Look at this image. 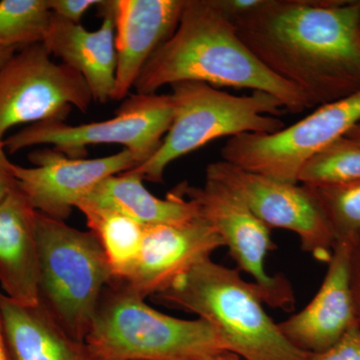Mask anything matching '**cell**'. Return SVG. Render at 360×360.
Instances as JSON below:
<instances>
[{
  "label": "cell",
  "mask_w": 360,
  "mask_h": 360,
  "mask_svg": "<svg viewBox=\"0 0 360 360\" xmlns=\"http://www.w3.org/2000/svg\"><path fill=\"white\" fill-rule=\"evenodd\" d=\"M233 25L262 65L312 108L360 90V1L267 0Z\"/></svg>",
  "instance_id": "6da1fadb"
},
{
  "label": "cell",
  "mask_w": 360,
  "mask_h": 360,
  "mask_svg": "<svg viewBox=\"0 0 360 360\" xmlns=\"http://www.w3.org/2000/svg\"><path fill=\"white\" fill-rule=\"evenodd\" d=\"M181 82L266 92L286 112L312 108L297 87L262 65L210 0H186L176 30L148 59L134 89L139 94H155Z\"/></svg>",
  "instance_id": "7a4b0ae2"
},
{
  "label": "cell",
  "mask_w": 360,
  "mask_h": 360,
  "mask_svg": "<svg viewBox=\"0 0 360 360\" xmlns=\"http://www.w3.org/2000/svg\"><path fill=\"white\" fill-rule=\"evenodd\" d=\"M153 297L210 322L227 352L240 359L309 360L310 352L292 345L265 311L257 284L212 258L198 262Z\"/></svg>",
  "instance_id": "3957f363"
},
{
  "label": "cell",
  "mask_w": 360,
  "mask_h": 360,
  "mask_svg": "<svg viewBox=\"0 0 360 360\" xmlns=\"http://www.w3.org/2000/svg\"><path fill=\"white\" fill-rule=\"evenodd\" d=\"M85 341L103 360H210L227 352L210 322L162 314L120 281L103 290Z\"/></svg>",
  "instance_id": "277c9868"
},
{
  "label": "cell",
  "mask_w": 360,
  "mask_h": 360,
  "mask_svg": "<svg viewBox=\"0 0 360 360\" xmlns=\"http://www.w3.org/2000/svg\"><path fill=\"white\" fill-rule=\"evenodd\" d=\"M170 86L174 104L170 129L155 155L130 169L148 181L162 182L170 163L220 137L274 134L285 127L278 117L286 112L285 108L266 92L236 96L198 82Z\"/></svg>",
  "instance_id": "5b68a950"
},
{
  "label": "cell",
  "mask_w": 360,
  "mask_h": 360,
  "mask_svg": "<svg viewBox=\"0 0 360 360\" xmlns=\"http://www.w3.org/2000/svg\"><path fill=\"white\" fill-rule=\"evenodd\" d=\"M39 303L68 335L86 340L113 274L98 239L37 212Z\"/></svg>",
  "instance_id": "8992f818"
},
{
  "label": "cell",
  "mask_w": 360,
  "mask_h": 360,
  "mask_svg": "<svg viewBox=\"0 0 360 360\" xmlns=\"http://www.w3.org/2000/svg\"><path fill=\"white\" fill-rule=\"evenodd\" d=\"M172 120L170 94H135L124 99L110 120L79 125L65 120L33 123L6 137L4 146L9 155L47 144L68 158H84L87 146L120 144L134 153L141 165L160 148Z\"/></svg>",
  "instance_id": "52a82bcc"
},
{
  "label": "cell",
  "mask_w": 360,
  "mask_h": 360,
  "mask_svg": "<svg viewBox=\"0 0 360 360\" xmlns=\"http://www.w3.org/2000/svg\"><path fill=\"white\" fill-rule=\"evenodd\" d=\"M360 122V90L319 106L307 117L274 134H243L224 144V161L246 172L298 184L305 163L345 137Z\"/></svg>",
  "instance_id": "ba28073f"
},
{
  "label": "cell",
  "mask_w": 360,
  "mask_h": 360,
  "mask_svg": "<svg viewBox=\"0 0 360 360\" xmlns=\"http://www.w3.org/2000/svg\"><path fill=\"white\" fill-rule=\"evenodd\" d=\"M92 101L84 77L54 63L44 44L21 49L0 70V143L14 127L65 120L71 108L86 112Z\"/></svg>",
  "instance_id": "9c48e42d"
},
{
  "label": "cell",
  "mask_w": 360,
  "mask_h": 360,
  "mask_svg": "<svg viewBox=\"0 0 360 360\" xmlns=\"http://www.w3.org/2000/svg\"><path fill=\"white\" fill-rule=\"evenodd\" d=\"M174 189L193 202L198 217L219 234L238 270L255 279L264 302L276 309H292L295 298L288 279L270 276L265 269L267 255L276 248L270 229L251 212L243 198L222 182L210 179L200 187L184 181Z\"/></svg>",
  "instance_id": "30bf717a"
},
{
  "label": "cell",
  "mask_w": 360,
  "mask_h": 360,
  "mask_svg": "<svg viewBox=\"0 0 360 360\" xmlns=\"http://www.w3.org/2000/svg\"><path fill=\"white\" fill-rule=\"evenodd\" d=\"M205 175L238 193L270 229L292 231L303 251L328 264L335 236L311 187L277 181L224 160L208 165Z\"/></svg>",
  "instance_id": "8fae6325"
},
{
  "label": "cell",
  "mask_w": 360,
  "mask_h": 360,
  "mask_svg": "<svg viewBox=\"0 0 360 360\" xmlns=\"http://www.w3.org/2000/svg\"><path fill=\"white\" fill-rule=\"evenodd\" d=\"M33 167L14 165L18 188L37 212L65 221L73 208L103 179L139 165L129 149L104 158H71L53 148L28 155Z\"/></svg>",
  "instance_id": "7c38bea8"
},
{
  "label": "cell",
  "mask_w": 360,
  "mask_h": 360,
  "mask_svg": "<svg viewBox=\"0 0 360 360\" xmlns=\"http://www.w3.org/2000/svg\"><path fill=\"white\" fill-rule=\"evenodd\" d=\"M222 246L219 234L198 217L184 224L146 226L136 264L120 281L144 298L155 296Z\"/></svg>",
  "instance_id": "4fadbf2b"
},
{
  "label": "cell",
  "mask_w": 360,
  "mask_h": 360,
  "mask_svg": "<svg viewBox=\"0 0 360 360\" xmlns=\"http://www.w3.org/2000/svg\"><path fill=\"white\" fill-rule=\"evenodd\" d=\"M186 0L108 1L115 20L117 58L113 101H124L142 68L179 25Z\"/></svg>",
  "instance_id": "5bb4252c"
},
{
  "label": "cell",
  "mask_w": 360,
  "mask_h": 360,
  "mask_svg": "<svg viewBox=\"0 0 360 360\" xmlns=\"http://www.w3.org/2000/svg\"><path fill=\"white\" fill-rule=\"evenodd\" d=\"M350 241H336L328 271L311 302L278 323L292 345L307 352H321L359 326L349 286Z\"/></svg>",
  "instance_id": "9a60e30c"
},
{
  "label": "cell",
  "mask_w": 360,
  "mask_h": 360,
  "mask_svg": "<svg viewBox=\"0 0 360 360\" xmlns=\"http://www.w3.org/2000/svg\"><path fill=\"white\" fill-rule=\"evenodd\" d=\"M97 6L103 22L94 32L51 13L42 44L84 77L94 101L106 103L113 101L115 89V26L108 1Z\"/></svg>",
  "instance_id": "2e32d148"
},
{
  "label": "cell",
  "mask_w": 360,
  "mask_h": 360,
  "mask_svg": "<svg viewBox=\"0 0 360 360\" xmlns=\"http://www.w3.org/2000/svg\"><path fill=\"white\" fill-rule=\"evenodd\" d=\"M37 217L18 186L0 203V290L23 305L39 304Z\"/></svg>",
  "instance_id": "e0dca14e"
},
{
  "label": "cell",
  "mask_w": 360,
  "mask_h": 360,
  "mask_svg": "<svg viewBox=\"0 0 360 360\" xmlns=\"http://www.w3.org/2000/svg\"><path fill=\"white\" fill-rule=\"evenodd\" d=\"M0 319L9 360H103L61 328L41 304L23 305L0 290Z\"/></svg>",
  "instance_id": "ac0fdd59"
},
{
  "label": "cell",
  "mask_w": 360,
  "mask_h": 360,
  "mask_svg": "<svg viewBox=\"0 0 360 360\" xmlns=\"http://www.w3.org/2000/svg\"><path fill=\"white\" fill-rule=\"evenodd\" d=\"M143 177L132 170L103 179L77 203L115 210L143 226L179 224L195 219L193 202L172 189L161 200L149 193Z\"/></svg>",
  "instance_id": "d6986e66"
},
{
  "label": "cell",
  "mask_w": 360,
  "mask_h": 360,
  "mask_svg": "<svg viewBox=\"0 0 360 360\" xmlns=\"http://www.w3.org/2000/svg\"><path fill=\"white\" fill-rule=\"evenodd\" d=\"M89 231L96 236L113 274V281H123L130 274L143 241L146 226L115 210L78 205Z\"/></svg>",
  "instance_id": "ffe728a7"
},
{
  "label": "cell",
  "mask_w": 360,
  "mask_h": 360,
  "mask_svg": "<svg viewBox=\"0 0 360 360\" xmlns=\"http://www.w3.org/2000/svg\"><path fill=\"white\" fill-rule=\"evenodd\" d=\"M360 180V141L341 137L310 158L298 182L309 187L340 186Z\"/></svg>",
  "instance_id": "44dd1931"
},
{
  "label": "cell",
  "mask_w": 360,
  "mask_h": 360,
  "mask_svg": "<svg viewBox=\"0 0 360 360\" xmlns=\"http://www.w3.org/2000/svg\"><path fill=\"white\" fill-rule=\"evenodd\" d=\"M49 0L0 1V47L20 51L42 44L51 21Z\"/></svg>",
  "instance_id": "7402d4cb"
},
{
  "label": "cell",
  "mask_w": 360,
  "mask_h": 360,
  "mask_svg": "<svg viewBox=\"0 0 360 360\" xmlns=\"http://www.w3.org/2000/svg\"><path fill=\"white\" fill-rule=\"evenodd\" d=\"M328 217L336 241L360 232V180L340 186L311 187Z\"/></svg>",
  "instance_id": "603a6c76"
},
{
  "label": "cell",
  "mask_w": 360,
  "mask_h": 360,
  "mask_svg": "<svg viewBox=\"0 0 360 360\" xmlns=\"http://www.w3.org/2000/svg\"><path fill=\"white\" fill-rule=\"evenodd\" d=\"M309 360H360V326L348 331L328 349L310 352Z\"/></svg>",
  "instance_id": "cb8c5ba5"
},
{
  "label": "cell",
  "mask_w": 360,
  "mask_h": 360,
  "mask_svg": "<svg viewBox=\"0 0 360 360\" xmlns=\"http://www.w3.org/2000/svg\"><path fill=\"white\" fill-rule=\"evenodd\" d=\"M99 4L101 1L97 0H49L52 13L77 25H80L82 16L92 6H97Z\"/></svg>",
  "instance_id": "d4e9b609"
},
{
  "label": "cell",
  "mask_w": 360,
  "mask_h": 360,
  "mask_svg": "<svg viewBox=\"0 0 360 360\" xmlns=\"http://www.w3.org/2000/svg\"><path fill=\"white\" fill-rule=\"evenodd\" d=\"M349 241V286L360 326V232Z\"/></svg>",
  "instance_id": "484cf974"
},
{
  "label": "cell",
  "mask_w": 360,
  "mask_h": 360,
  "mask_svg": "<svg viewBox=\"0 0 360 360\" xmlns=\"http://www.w3.org/2000/svg\"><path fill=\"white\" fill-rule=\"evenodd\" d=\"M18 186L14 174V163L9 160L4 143H0V203Z\"/></svg>",
  "instance_id": "4316f807"
},
{
  "label": "cell",
  "mask_w": 360,
  "mask_h": 360,
  "mask_svg": "<svg viewBox=\"0 0 360 360\" xmlns=\"http://www.w3.org/2000/svg\"><path fill=\"white\" fill-rule=\"evenodd\" d=\"M18 51V49H13V47H0V70Z\"/></svg>",
  "instance_id": "83f0119b"
},
{
  "label": "cell",
  "mask_w": 360,
  "mask_h": 360,
  "mask_svg": "<svg viewBox=\"0 0 360 360\" xmlns=\"http://www.w3.org/2000/svg\"><path fill=\"white\" fill-rule=\"evenodd\" d=\"M0 360H9L6 343H4V333H2L1 319H0Z\"/></svg>",
  "instance_id": "f1b7e54d"
},
{
  "label": "cell",
  "mask_w": 360,
  "mask_h": 360,
  "mask_svg": "<svg viewBox=\"0 0 360 360\" xmlns=\"http://www.w3.org/2000/svg\"><path fill=\"white\" fill-rule=\"evenodd\" d=\"M210 360H240V357H239L238 355H236V354H232V352H227Z\"/></svg>",
  "instance_id": "f546056e"
},
{
  "label": "cell",
  "mask_w": 360,
  "mask_h": 360,
  "mask_svg": "<svg viewBox=\"0 0 360 360\" xmlns=\"http://www.w3.org/2000/svg\"><path fill=\"white\" fill-rule=\"evenodd\" d=\"M345 136L349 137V139H355V141H360V122L357 123L354 129L350 130V131L348 132Z\"/></svg>",
  "instance_id": "4dcf8cb0"
},
{
  "label": "cell",
  "mask_w": 360,
  "mask_h": 360,
  "mask_svg": "<svg viewBox=\"0 0 360 360\" xmlns=\"http://www.w3.org/2000/svg\"><path fill=\"white\" fill-rule=\"evenodd\" d=\"M359 33H360V30H359Z\"/></svg>",
  "instance_id": "1f68e13d"
}]
</instances>
